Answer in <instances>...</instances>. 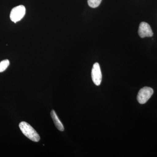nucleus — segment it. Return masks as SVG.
Here are the masks:
<instances>
[{"mask_svg": "<svg viewBox=\"0 0 157 157\" xmlns=\"http://www.w3.org/2000/svg\"><path fill=\"white\" fill-rule=\"evenodd\" d=\"M91 76L94 83L97 86L100 85L102 81V73L100 65L98 63H95L93 65Z\"/></svg>", "mask_w": 157, "mask_h": 157, "instance_id": "nucleus-4", "label": "nucleus"}, {"mask_svg": "<svg viewBox=\"0 0 157 157\" xmlns=\"http://www.w3.org/2000/svg\"><path fill=\"white\" fill-rule=\"evenodd\" d=\"M138 34L141 38L152 36L153 35L150 26L147 23L142 22L140 23L138 29Z\"/></svg>", "mask_w": 157, "mask_h": 157, "instance_id": "nucleus-5", "label": "nucleus"}, {"mask_svg": "<svg viewBox=\"0 0 157 157\" xmlns=\"http://www.w3.org/2000/svg\"><path fill=\"white\" fill-rule=\"evenodd\" d=\"M26 9L23 6L14 7L11 10L10 17L11 21L15 23L22 19L25 14Z\"/></svg>", "mask_w": 157, "mask_h": 157, "instance_id": "nucleus-2", "label": "nucleus"}, {"mask_svg": "<svg viewBox=\"0 0 157 157\" xmlns=\"http://www.w3.org/2000/svg\"><path fill=\"white\" fill-rule=\"evenodd\" d=\"M10 64V62L8 59L4 60L0 62V73L4 72L7 69Z\"/></svg>", "mask_w": 157, "mask_h": 157, "instance_id": "nucleus-7", "label": "nucleus"}, {"mask_svg": "<svg viewBox=\"0 0 157 157\" xmlns=\"http://www.w3.org/2000/svg\"><path fill=\"white\" fill-rule=\"evenodd\" d=\"M19 128L26 137L35 142H38L40 137L39 134L29 124L26 122L22 121L19 124Z\"/></svg>", "mask_w": 157, "mask_h": 157, "instance_id": "nucleus-1", "label": "nucleus"}, {"mask_svg": "<svg viewBox=\"0 0 157 157\" xmlns=\"http://www.w3.org/2000/svg\"><path fill=\"white\" fill-rule=\"evenodd\" d=\"M102 0H88V4L91 8H96L100 6Z\"/></svg>", "mask_w": 157, "mask_h": 157, "instance_id": "nucleus-8", "label": "nucleus"}, {"mask_svg": "<svg viewBox=\"0 0 157 157\" xmlns=\"http://www.w3.org/2000/svg\"><path fill=\"white\" fill-rule=\"evenodd\" d=\"M154 91L151 88L144 87L140 90L137 96V100L140 104H144L151 98Z\"/></svg>", "mask_w": 157, "mask_h": 157, "instance_id": "nucleus-3", "label": "nucleus"}, {"mask_svg": "<svg viewBox=\"0 0 157 157\" xmlns=\"http://www.w3.org/2000/svg\"><path fill=\"white\" fill-rule=\"evenodd\" d=\"M51 117L53 120L55 125L56 127L61 132L64 131V128L63 125L59 119L54 110H52L51 112Z\"/></svg>", "mask_w": 157, "mask_h": 157, "instance_id": "nucleus-6", "label": "nucleus"}]
</instances>
